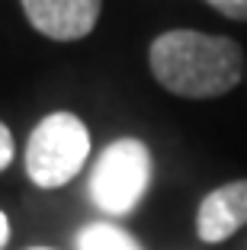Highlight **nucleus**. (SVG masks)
Instances as JSON below:
<instances>
[{"instance_id": "1", "label": "nucleus", "mask_w": 247, "mask_h": 250, "mask_svg": "<svg viewBox=\"0 0 247 250\" xmlns=\"http://www.w3.org/2000/svg\"><path fill=\"white\" fill-rule=\"evenodd\" d=\"M148 67L167 93L183 100H215L241 83L244 52L228 36L170 29L151 42Z\"/></svg>"}, {"instance_id": "2", "label": "nucleus", "mask_w": 247, "mask_h": 250, "mask_svg": "<svg viewBox=\"0 0 247 250\" xmlns=\"http://www.w3.org/2000/svg\"><path fill=\"white\" fill-rule=\"evenodd\" d=\"M90 157V132L74 112H51L26 141V173L39 189H58L77 177Z\"/></svg>"}, {"instance_id": "3", "label": "nucleus", "mask_w": 247, "mask_h": 250, "mask_svg": "<svg viewBox=\"0 0 247 250\" xmlns=\"http://www.w3.org/2000/svg\"><path fill=\"white\" fill-rule=\"evenodd\" d=\"M151 186V151L138 138H116L100 151L90 173L93 206L106 215H129Z\"/></svg>"}, {"instance_id": "4", "label": "nucleus", "mask_w": 247, "mask_h": 250, "mask_svg": "<svg viewBox=\"0 0 247 250\" xmlns=\"http://www.w3.org/2000/svg\"><path fill=\"white\" fill-rule=\"evenodd\" d=\"M36 32L51 42H77L96 29L103 0H20Z\"/></svg>"}, {"instance_id": "5", "label": "nucleus", "mask_w": 247, "mask_h": 250, "mask_svg": "<svg viewBox=\"0 0 247 250\" xmlns=\"http://www.w3.org/2000/svg\"><path fill=\"white\" fill-rule=\"evenodd\" d=\"M244 225H247V180H231V183L212 189L199 202L196 234L202 244H222L231 234H238Z\"/></svg>"}, {"instance_id": "6", "label": "nucleus", "mask_w": 247, "mask_h": 250, "mask_svg": "<svg viewBox=\"0 0 247 250\" xmlns=\"http://www.w3.org/2000/svg\"><path fill=\"white\" fill-rule=\"evenodd\" d=\"M77 250H141V244L119 225L93 221L77 231Z\"/></svg>"}, {"instance_id": "7", "label": "nucleus", "mask_w": 247, "mask_h": 250, "mask_svg": "<svg viewBox=\"0 0 247 250\" xmlns=\"http://www.w3.org/2000/svg\"><path fill=\"white\" fill-rule=\"evenodd\" d=\"M215 13L228 16V20H238V22H247V0H205Z\"/></svg>"}, {"instance_id": "8", "label": "nucleus", "mask_w": 247, "mask_h": 250, "mask_svg": "<svg viewBox=\"0 0 247 250\" xmlns=\"http://www.w3.org/2000/svg\"><path fill=\"white\" fill-rule=\"evenodd\" d=\"M13 161V135L3 122H0V170H7Z\"/></svg>"}, {"instance_id": "9", "label": "nucleus", "mask_w": 247, "mask_h": 250, "mask_svg": "<svg viewBox=\"0 0 247 250\" xmlns=\"http://www.w3.org/2000/svg\"><path fill=\"white\" fill-rule=\"evenodd\" d=\"M10 244V218H7V212L0 208V250Z\"/></svg>"}, {"instance_id": "10", "label": "nucleus", "mask_w": 247, "mask_h": 250, "mask_svg": "<svg viewBox=\"0 0 247 250\" xmlns=\"http://www.w3.org/2000/svg\"><path fill=\"white\" fill-rule=\"evenodd\" d=\"M29 250H51V247H29Z\"/></svg>"}]
</instances>
